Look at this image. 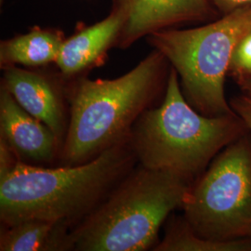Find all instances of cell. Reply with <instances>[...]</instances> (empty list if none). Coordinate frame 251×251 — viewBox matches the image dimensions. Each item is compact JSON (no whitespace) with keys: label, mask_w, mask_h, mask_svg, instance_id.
Masks as SVG:
<instances>
[{"label":"cell","mask_w":251,"mask_h":251,"mask_svg":"<svg viewBox=\"0 0 251 251\" xmlns=\"http://www.w3.org/2000/svg\"><path fill=\"white\" fill-rule=\"evenodd\" d=\"M1 85L26 112L53 131L62 148L68 123L63 102L66 93L60 83L43 73L10 66L4 69Z\"/></svg>","instance_id":"obj_7"},{"label":"cell","mask_w":251,"mask_h":251,"mask_svg":"<svg viewBox=\"0 0 251 251\" xmlns=\"http://www.w3.org/2000/svg\"><path fill=\"white\" fill-rule=\"evenodd\" d=\"M251 31L250 6L203 26L154 32L148 41L176 70L189 103L205 116L220 117L235 114L225 97V77L235 47Z\"/></svg>","instance_id":"obj_5"},{"label":"cell","mask_w":251,"mask_h":251,"mask_svg":"<svg viewBox=\"0 0 251 251\" xmlns=\"http://www.w3.org/2000/svg\"><path fill=\"white\" fill-rule=\"evenodd\" d=\"M216 8L227 14L233 10L251 6V0H211Z\"/></svg>","instance_id":"obj_17"},{"label":"cell","mask_w":251,"mask_h":251,"mask_svg":"<svg viewBox=\"0 0 251 251\" xmlns=\"http://www.w3.org/2000/svg\"><path fill=\"white\" fill-rule=\"evenodd\" d=\"M19 157L2 138H0V179L13 170Z\"/></svg>","instance_id":"obj_15"},{"label":"cell","mask_w":251,"mask_h":251,"mask_svg":"<svg viewBox=\"0 0 251 251\" xmlns=\"http://www.w3.org/2000/svg\"><path fill=\"white\" fill-rule=\"evenodd\" d=\"M248 85H249V86H250V88H251V80L250 81V82H249V84H248Z\"/></svg>","instance_id":"obj_18"},{"label":"cell","mask_w":251,"mask_h":251,"mask_svg":"<svg viewBox=\"0 0 251 251\" xmlns=\"http://www.w3.org/2000/svg\"><path fill=\"white\" fill-rule=\"evenodd\" d=\"M154 251H251V236L218 240L205 238L196 233L185 221L170 226Z\"/></svg>","instance_id":"obj_13"},{"label":"cell","mask_w":251,"mask_h":251,"mask_svg":"<svg viewBox=\"0 0 251 251\" xmlns=\"http://www.w3.org/2000/svg\"><path fill=\"white\" fill-rule=\"evenodd\" d=\"M191 186V179L140 165L73 227V251L154 249L160 227L175 208L182 206Z\"/></svg>","instance_id":"obj_3"},{"label":"cell","mask_w":251,"mask_h":251,"mask_svg":"<svg viewBox=\"0 0 251 251\" xmlns=\"http://www.w3.org/2000/svg\"><path fill=\"white\" fill-rule=\"evenodd\" d=\"M198 235L218 240L251 236V144L238 138L215 156L181 206Z\"/></svg>","instance_id":"obj_6"},{"label":"cell","mask_w":251,"mask_h":251,"mask_svg":"<svg viewBox=\"0 0 251 251\" xmlns=\"http://www.w3.org/2000/svg\"><path fill=\"white\" fill-rule=\"evenodd\" d=\"M229 71L244 85L251 80V31L235 47Z\"/></svg>","instance_id":"obj_14"},{"label":"cell","mask_w":251,"mask_h":251,"mask_svg":"<svg viewBox=\"0 0 251 251\" xmlns=\"http://www.w3.org/2000/svg\"><path fill=\"white\" fill-rule=\"evenodd\" d=\"M1 137L16 155L29 161L48 163L61 151L53 131L22 107L9 90H0Z\"/></svg>","instance_id":"obj_10"},{"label":"cell","mask_w":251,"mask_h":251,"mask_svg":"<svg viewBox=\"0 0 251 251\" xmlns=\"http://www.w3.org/2000/svg\"><path fill=\"white\" fill-rule=\"evenodd\" d=\"M135 162L129 136L76 166L47 169L19 159L0 179L2 225L47 220L64 222L73 228L133 170Z\"/></svg>","instance_id":"obj_1"},{"label":"cell","mask_w":251,"mask_h":251,"mask_svg":"<svg viewBox=\"0 0 251 251\" xmlns=\"http://www.w3.org/2000/svg\"><path fill=\"white\" fill-rule=\"evenodd\" d=\"M130 0H117L106 18L65 38L55 63L64 79L100 65L108 50L117 46L128 17Z\"/></svg>","instance_id":"obj_8"},{"label":"cell","mask_w":251,"mask_h":251,"mask_svg":"<svg viewBox=\"0 0 251 251\" xmlns=\"http://www.w3.org/2000/svg\"><path fill=\"white\" fill-rule=\"evenodd\" d=\"M64 40L62 31L36 27L27 34L1 41V68L17 65L39 67L55 63Z\"/></svg>","instance_id":"obj_12"},{"label":"cell","mask_w":251,"mask_h":251,"mask_svg":"<svg viewBox=\"0 0 251 251\" xmlns=\"http://www.w3.org/2000/svg\"><path fill=\"white\" fill-rule=\"evenodd\" d=\"M231 107L251 132V94L233 100Z\"/></svg>","instance_id":"obj_16"},{"label":"cell","mask_w":251,"mask_h":251,"mask_svg":"<svg viewBox=\"0 0 251 251\" xmlns=\"http://www.w3.org/2000/svg\"><path fill=\"white\" fill-rule=\"evenodd\" d=\"M72 226L60 221L27 220L15 225H2L1 251H73Z\"/></svg>","instance_id":"obj_11"},{"label":"cell","mask_w":251,"mask_h":251,"mask_svg":"<svg viewBox=\"0 0 251 251\" xmlns=\"http://www.w3.org/2000/svg\"><path fill=\"white\" fill-rule=\"evenodd\" d=\"M215 13L211 0H130L128 17L117 46L125 49L152 33Z\"/></svg>","instance_id":"obj_9"},{"label":"cell","mask_w":251,"mask_h":251,"mask_svg":"<svg viewBox=\"0 0 251 251\" xmlns=\"http://www.w3.org/2000/svg\"><path fill=\"white\" fill-rule=\"evenodd\" d=\"M168 61L154 50L116 79L80 76L66 86L70 119L60 152L63 166L90 161L130 134L163 88Z\"/></svg>","instance_id":"obj_2"},{"label":"cell","mask_w":251,"mask_h":251,"mask_svg":"<svg viewBox=\"0 0 251 251\" xmlns=\"http://www.w3.org/2000/svg\"><path fill=\"white\" fill-rule=\"evenodd\" d=\"M244 126L236 114L207 117L199 113L185 99L179 75L171 67L161 104L139 117L129 139L141 166L192 179L239 138Z\"/></svg>","instance_id":"obj_4"}]
</instances>
